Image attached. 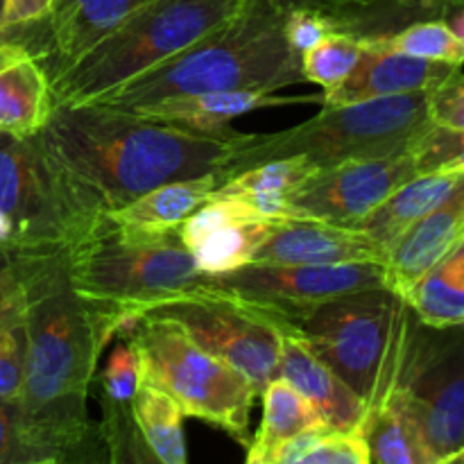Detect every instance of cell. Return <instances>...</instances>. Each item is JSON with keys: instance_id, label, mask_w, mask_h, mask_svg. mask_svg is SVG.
Masks as SVG:
<instances>
[{"instance_id": "obj_31", "label": "cell", "mask_w": 464, "mask_h": 464, "mask_svg": "<svg viewBox=\"0 0 464 464\" xmlns=\"http://www.w3.org/2000/svg\"><path fill=\"white\" fill-rule=\"evenodd\" d=\"M403 299L421 324L464 326V284L449 276L442 266L421 276Z\"/></svg>"}, {"instance_id": "obj_3", "label": "cell", "mask_w": 464, "mask_h": 464, "mask_svg": "<svg viewBox=\"0 0 464 464\" xmlns=\"http://www.w3.org/2000/svg\"><path fill=\"white\" fill-rule=\"evenodd\" d=\"M284 23L285 14L272 0H245L229 21L93 102L130 111L175 95L276 91L306 82Z\"/></svg>"}, {"instance_id": "obj_37", "label": "cell", "mask_w": 464, "mask_h": 464, "mask_svg": "<svg viewBox=\"0 0 464 464\" xmlns=\"http://www.w3.org/2000/svg\"><path fill=\"white\" fill-rule=\"evenodd\" d=\"M100 383H102L104 397L118 403H131V399L139 392L140 383H143L140 358L131 340L125 335H118L116 344L107 358V365L100 374Z\"/></svg>"}, {"instance_id": "obj_27", "label": "cell", "mask_w": 464, "mask_h": 464, "mask_svg": "<svg viewBox=\"0 0 464 464\" xmlns=\"http://www.w3.org/2000/svg\"><path fill=\"white\" fill-rule=\"evenodd\" d=\"M131 417L145 442L163 464H188L184 438V412L175 399L150 383H140L130 403Z\"/></svg>"}, {"instance_id": "obj_36", "label": "cell", "mask_w": 464, "mask_h": 464, "mask_svg": "<svg viewBox=\"0 0 464 464\" xmlns=\"http://www.w3.org/2000/svg\"><path fill=\"white\" fill-rule=\"evenodd\" d=\"M420 175L449 172L464 175V131L430 122L408 150Z\"/></svg>"}, {"instance_id": "obj_28", "label": "cell", "mask_w": 464, "mask_h": 464, "mask_svg": "<svg viewBox=\"0 0 464 464\" xmlns=\"http://www.w3.org/2000/svg\"><path fill=\"white\" fill-rule=\"evenodd\" d=\"M27 329L23 285L9 258L0 299V401L18 399L25 379Z\"/></svg>"}, {"instance_id": "obj_16", "label": "cell", "mask_w": 464, "mask_h": 464, "mask_svg": "<svg viewBox=\"0 0 464 464\" xmlns=\"http://www.w3.org/2000/svg\"><path fill=\"white\" fill-rule=\"evenodd\" d=\"M362 44H365V50L353 72L335 91L326 95L322 93V107H340V104L365 102V100L388 98V95L433 91L458 71H462V66H453V63L429 62V59L376 48L367 44L365 36H362Z\"/></svg>"}, {"instance_id": "obj_47", "label": "cell", "mask_w": 464, "mask_h": 464, "mask_svg": "<svg viewBox=\"0 0 464 464\" xmlns=\"http://www.w3.org/2000/svg\"><path fill=\"white\" fill-rule=\"evenodd\" d=\"M36 464H59L57 460H44V462H36Z\"/></svg>"}, {"instance_id": "obj_7", "label": "cell", "mask_w": 464, "mask_h": 464, "mask_svg": "<svg viewBox=\"0 0 464 464\" xmlns=\"http://www.w3.org/2000/svg\"><path fill=\"white\" fill-rule=\"evenodd\" d=\"M412 317L406 299L376 285L338 295L285 326L374 411L397 385Z\"/></svg>"}, {"instance_id": "obj_14", "label": "cell", "mask_w": 464, "mask_h": 464, "mask_svg": "<svg viewBox=\"0 0 464 464\" xmlns=\"http://www.w3.org/2000/svg\"><path fill=\"white\" fill-rule=\"evenodd\" d=\"M284 220H270L234 198L213 193L184 225L179 238L207 276L227 275L249 266L258 247Z\"/></svg>"}, {"instance_id": "obj_9", "label": "cell", "mask_w": 464, "mask_h": 464, "mask_svg": "<svg viewBox=\"0 0 464 464\" xmlns=\"http://www.w3.org/2000/svg\"><path fill=\"white\" fill-rule=\"evenodd\" d=\"M98 225L72 207L34 136L0 131V252L66 254Z\"/></svg>"}, {"instance_id": "obj_39", "label": "cell", "mask_w": 464, "mask_h": 464, "mask_svg": "<svg viewBox=\"0 0 464 464\" xmlns=\"http://www.w3.org/2000/svg\"><path fill=\"white\" fill-rule=\"evenodd\" d=\"M284 32L290 48H293L297 54H304L308 48L320 44L326 34L338 32V27H335L331 21H326L324 16H320V14L288 12L285 14Z\"/></svg>"}, {"instance_id": "obj_35", "label": "cell", "mask_w": 464, "mask_h": 464, "mask_svg": "<svg viewBox=\"0 0 464 464\" xmlns=\"http://www.w3.org/2000/svg\"><path fill=\"white\" fill-rule=\"evenodd\" d=\"M284 14L313 12L334 23L340 32L365 34V27L397 0H272Z\"/></svg>"}, {"instance_id": "obj_5", "label": "cell", "mask_w": 464, "mask_h": 464, "mask_svg": "<svg viewBox=\"0 0 464 464\" xmlns=\"http://www.w3.org/2000/svg\"><path fill=\"white\" fill-rule=\"evenodd\" d=\"M429 98L430 91H420L322 107L320 113L288 130L238 134L222 172V184L247 168L279 159L299 157L326 170L343 163L408 152L430 125Z\"/></svg>"}, {"instance_id": "obj_26", "label": "cell", "mask_w": 464, "mask_h": 464, "mask_svg": "<svg viewBox=\"0 0 464 464\" xmlns=\"http://www.w3.org/2000/svg\"><path fill=\"white\" fill-rule=\"evenodd\" d=\"M361 435L374 464H433L420 430L394 392L367 412Z\"/></svg>"}, {"instance_id": "obj_18", "label": "cell", "mask_w": 464, "mask_h": 464, "mask_svg": "<svg viewBox=\"0 0 464 464\" xmlns=\"http://www.w3.org/2000/svg\"><path fill=\"white\" fill-rule=\"evenodd\" d=\"M281 334L279 379L288 381L320 412L322 421L338 433H361L367 403L334 374L290 326L276 324Z\"/></svg>"}, {"instance_id": "obj_41", "label": "cell", "mask_w": 464, "mask_h": 464, "mask_svg": "<svg viewBox=\"0 0 464 464\" xmlns=\"http://www.w3.org/2000/svg\"><path fill=\"white\" fill-rule=\"evenodd\" d=\"M440 266H442V270L447 272L449 276H453V279L464 284V240L447 258H444L442 263H440Z\"/></svg>"}, {"instance_id": "obj_22", "label": "cell", "mask_w": 464, "mask_h": 464, "mask_svg": "<svg viewBox=\"0 0 464 464\" xmlns=\"http://www.w3.org/2000/svg\"><path fill=\"white\" fill-rule=\"evenodd\" d=\"M220 184V175L168 181L139 195L107 218L130 234H172L179 231V227L213 198Z\"/></svg>"}, {"instance_id": "obj_4", "label": "cell", "mask_w": 464, "mask_h": 464, "mask_svg": "<svg viewBox=\"0 0 464 464\" xmlns=\"http://www.w3.org/2000/svg\"><path fill=\"white\" fill-rule=\"evenodd\" d=\"M72 290L113 340L140 317L202 290V275L179 231L130 234L102 218L86 238L63 254Z\"/></svg>"}, {"instance_id": "obj_11", "label": "cell", "mask_w": 464, "mask_h": 464, "mask_svg": "<svg viewBox=\"0 0 464 464\" xmlns=\"http://www.w3.org/2000/svg\"><path fill=\"white\" fill-rule=\"evenodd\" d=\"M385 285L383 266H267L249 263L227 275L207 276L204 290L261 313L270 322L293 324L338 295Z\"/></svg>"}, {"instance_id": "obj_44", "label": "cell", "mask_w": 464, "mask_h": 464, "mask_svg": "<svg viewBox=\"0 0 464 464\" xmlns=\"http://www.w3.org/2000/svg\"><path fill=\"white\" fill-rule=\"evenodd\" d=\"M9 270V256L5 252H0V299H3V284H5V275Z\"/></svg>"}, {"instance_id": "obj_13", "label": "cell", "mask_w": 464, "mask_h": 464, "mask_svg": "<svg viewBox=\"0 0 464 464\" xmlns=\"http://www.w3.org/2000/svg\"><path fill=\"white\" fill-rule=\"evenodd\" d=\"M420 177L411 152L320 170L290 202L295 220L358 227L399 186Z\"/></svg>"}, {"instance_id": "obj_10", "label": "cell", "mask_w": 464, "mask_h": 464, "mask_svg": "<svg viewBox=\"0 0 464 464\" xmlns=\"http://www.w3.org/2000/svg\"><path fill=\"white\" fill-rule=\"evenodd\" d=\"M392 392L420 430L430 460L438 462L460 451L464 447V326L438 329L412 317Z\"/></svg>"}, {"instance_id": "obj_1", "label": "cell", "mask_w": 464, "mask_h": 464, "mask_svg": "<svg viewBox=\"0 0 464 464\" xmlns=\"http://www.w3.org/2000/svg\"><path fill=\"white\" fill-rule=\"evenodd\" d=\"M238 131L207 136L100 102L54 107L34 134L72 207L98 225L139 195L225 172Z\"/></svg>"}, {"instance_id": "obj_17", "label": "cell", "mask_w": 464, "mask_h": 464, "mask_svg": "<svg viewBox=\"0 0 464 464\" xmlns=\"http://www.w3.org/2000/svg\"><path fill=\"white\" fill-rule=\"evenodd\" d=\"M464 240V181L438 208L417 220L390 247L383 275L390 290L406 297L412 285L438 267Z\"/></svg>"}, {"instance_id": "obj_42", "label": "cell", "mask_w": 464, "mask_h": 464, "mask_svg": "<svg viewBox=\"0 0 464 464\" xmlns=\"http://www.w3.org/2000/svg\"><path fill=\"white\" fill-rule=\"evenodd\" d=\"M399 7H408V9H433L438 7L442 0H397Z\"/></svg>"}, {"instance_id": "obj_46", "label": "cell", "mask_w": 464, "mask_h": 464, "mask_svg": "<svg viewBox=\"0 0 464 464\" xmlns=\"http://www.w3.org/2000/svg\"><path fill=\"white\" fill-rule=\"evenodd\" d=\"M442 3L453 5V7H464V0H442Z\"/></svg>"}, {"instance_id": "obj_45", "label": "cell", "mask_w": 464, "mask_h": 464, "mask_svg": "<svg viewBox=\"0 0 464 464\" xmlns=\"http://www.w3.org/2000/svg\"><path fill=\"white\" fill-rule=\"evenodd\" d=\"M433 464H464V447L460 449V451L451 453V456L442 458V460H438V462H433Z\"/></svg>"}, {"instance_id": "obj_48", "label": "cell", "mask_w": 464, "mask_h": 464, "mask_svg": "<svg viewBox=\"0 0 464 464\" xmlns=\"http://www.w3.org/2000/svg\"><path fill=\"white\" fill-rule=\"evenodd\" d=\"M0 16H3V0H0Z\"/></svg>"}, {"instance_id": "obj_33", "label": "cell", "mask_w": 464, "mask_h": 464, "mask_svg": "<svg viewBox=\"0 0 464 464\" xmlns=\"http://www.w3.org/2000/svg\"><path fill=\"white\" fill-rule=\"evenodd\" d=\"M100 408L102 420L98 433L107 464H163L136 426L130 403H118L102 394Z\"/></svg>"}, {"instance_id": "obj_21", "label": "cell", "mask_w": 464, "mask_h": 464, "mask_svg": "<svg viewBox=\"0 0 464 464\" xmlns=\"http://www.w3.org/2000/svg\"><path fill=\"white\" fill-rule=\"evenodd\" d=\"M145 3L150 0H53L44 23L54 53V71L80 59Z\"/></svg>"}, {"instance_id": "obj_15", "label": "cell", "mask_w": 464, "mask_h": 464, "mask_svg": "<svg viewBox=\"0 0 464 464\" xmlns=\"http://www.w3.org/2000/svg\"><path fill=\"white\" fill-rule=\"evenodd\" d=\"M388 254L358 227L320 220H284L258 247L252 263L267 266H352L379 263Z\"/></svg>"}, {"instance_id": "obj_32", "label": "cell", "mask_w": 464, "mask_h": 464, "mask_svg": "<svg viewBox=\"0 0 464 464\" xmlns=\"http://www.w3.org/2000/svg\"><path fill=\"white\" fill-rule=\"evenodd\" d=\"M362 50H365L362 34L340 30L331 32L320 44L302 54L304 80L322 86L324 95L331 93L352 75Z\"/></svg>"}, {"instance_id": "obj_40", "label": "cell", "mask_w": 464, "mask_h": 464, "mask_svg": "<svg viewBox=\"0 0 464 464\" xmlns=\"http://www.w3.org/2000/svg\"><path fill=\"white\" fill-rule=\"evenodd\" d=\"M53 0H3L0 16V34L25 30L45 21Z\"/></svg>"}, {"instance_id": "obj_12", "label": "cell", "mask_w": 464, "mask_h": 464, "mask_svg": "<svg viewBox=\"0 0 464 464\" xmlns=\"http://www.w3.org/2000/svg\"><path fill=\"white\" fill-rule=\"evenodd\" d=\"M148 315L177 322L202 349L222 358L254 385L261 397L279 379L281 334L267 317L222 295L198 290Z\"/></svg>"}, {"instance_id": "obj_34", "label": "cell", "mask_w": 464, "mask_h": 464, "mask_svg": "<svg viewBox=\"0 0 464 464\" xmlns=\"http://www.w3.org/2000/svg\"><path fill=\"white\" fill-rule=\"evenodd\" d=\"M44 460L57 458L27 424L18 399L0 401V464H36Z\"/></svg>"}, {"instance_id": "obj_29", "label": "cell", "mask_w": 464, "mask_h": 464, "mask_svg": "<svg viewBox=\"0 0 464 464\" xmlns=\"http://www.w3.org/2000/svg\"><path fill=\"white\" fill-rule=\"evenodd\" d=\"M367 44L429 62L464 66V41L451 30L447 21H420L399 32L362 34Z\"/></svg>"}, {"instance_id": "obj_38", "label": "cell", "mask_w": 464, "mask_h": 464, "mask_svg": "<svg viewBox=\"0 0 464 464\" xmlns=\"http://www.w3.org/2000/svg\"><path fill=\"white\" fill-rule=\"evenodd\" d=\"M429 118L433 125L464 131V72L458 71L430 91Z\"/></svg>"}, {"instance_id": "obj_19", "label": "cell", "mask_w": 464, "mask_h": 464, "mask_svg": "<svg viewBox=\"0 0 464 464\" xmlns=\"http://www.w3.org/2000/svg\"><path fill=\"white\" fill-rule=\"evenodd\" d=\"M44 53L14 34H0V131L34 136L53 113Z\"/></svg>"}, {"instance_id": "obj_8", "label": "cell", "mask_w": 464, "mask_h": 464, "mask_svg": "<svg viewBox=\"0 0 464 464\" xmlns=\"http://www.w3.org/2000/svg\"><path fill=\"white\" fill-rule=\"evenodd\" d=\"M140 358L143 383L175 399L184 417H195L249 447L254 385L236 367L199 347L177 322L145 315L122 334Z\"/></svg>"}, {"instance_id": "obj_24", "label": "cell", "mask_w": 464, "mask_h": 464, "mask_svg": "<svg viewBox=\"0 0 464 464\" xmlns=\"http://www.w3.org/2000/svg\"><path fill=\"white\" fill-rule=\"evenodd\" d=\"M464 181V175L429 172L399 186L383 204L374 208L358 229L365 231L385 254L417 220L438 208Z\"/></svg>"}, {"instance_id": "obj_23", "label": "cell", "mask_w": 464, "mask_h": 464, "mask_svg": "<svg viewBox=\"0 0 464 464\" xmlns=\"http://www.w3.org/2000/svg\"><path fill=\"white\" fill-rule=\"evenodd\" d=\"M317 172L315 163L299 157L258 163L218 186L216 195L240 199L270 220H295L290 202Z\"/></svg>"}, {"instance_id": "obj_20", "label": "cell", "mask_w": 464, "mask_h": 464, "mask_svg": "<svg viewBox=\"0 0 464 464\" xmlns=\"http://www.w3.org/2000/svg\"><path fill=\"white\" fill-rule=\"evenodd\" d=\"M322 95H306V98H279L275 91H208V93H188L166 98L161 102L145 104V107L130 109L140 118L152 122L177 127L184 131L207 136H227L229 122L236 118L252 113L256 109L284 107L290 102H320Z\"/></svg>"}, {"instance_id": "obj_43", "label": "cell", "mask_w": 464, "mask_h": 464, "mask_svg": "<svg viewBox=\"0 0 464 464\" xmlns=\"http://www.w3.org/2000/svg\"><path fill=\"white\" fill-rule=\"evenodd\" d=\"M447 23H449V25H451V30L456 32V34L464 41V7L458 9L456 16H453L451 21H447Z\"/></svg>"}, {"instance_id": "obj_25", "label": "cell", "mask_w": 464, "mask_h": 464, "mask_svg": "<svg viewBox=\"0 0 464 464\" xmlns=\"http://www.w3.org/2000/svg\"><path fill=\"white\" fill-rule=\"evenodd\" d=\"M261 399L263 420L258 426V433L249 442L245 464L270 462L295 438L326 426L320 412L313 408V403L306 397H302L288 381H270L261 392Z\"/></svg>"}, {"instance_id": "obj_30", "label": "cell", "mask_w": 464, "mask_h": 464, "mask_svg": "<svg viewBox=\"0 0 464 464\" xmlns=\"http://www.w3.org/2000/svg\"><path fill=\"white\" fill-rule=\"evenodd\" d=\"M266 464H374L361 433H338L326 426L299 435Z\"/></svg>"}, {"instance_id": "obj_2", "label": "cell", "mask_w": 464, "mask_h": 464, "mask_svg": "<svg viewBox=\"0 0 464 464\" xmlns=\"http://www.w3.org/2000/svg\"><path fill=\"white\" fill-rule=\"evenodd\" d=\"M25 297L27 358L18 403L59 464L93 453L91 383L111 335L72 290L63 254L9 256Z\"/></svg>"}, {"instance_id": "obj_6", "label": "cell", "mask_w": 464, "mask_h": 464, "mask_svg": "<svg viewBox=\"0 0 464 464\" xmlns=\"http://www.w3.org/2000/svg\"><path fill=\"white\" fill-rule=\"evenodd\" d=\"M245 0H150L68 66L50 71L54 107L93 102L157 63L175 57Z\"/></svg>"}]
</instances>
